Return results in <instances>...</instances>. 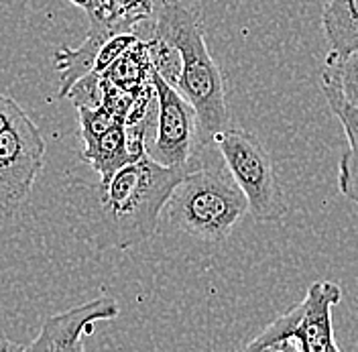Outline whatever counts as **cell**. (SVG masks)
<instances>
[{
    "label": "cell",
    "mask_w": 358,
    "mask_h": 352,
    "mask_svg": "<svg viewBox=\"0 0 358 352\" xmlns=\"http://www.w3.org/2000/svg\"><path fill=\"white\" fill-rule=\"evenodd\" d=\"M84 161L98 174L100 181H108L118 169L133 163L136 157L129 147V132L124 122H116L112 129L98 136L96 141L86 143L84 147Z\"/></svg>",
    "instance_id": "8fae6325"
},
{
    "label": "cell",
    "mask_w": 358,
    "mask_h": 352,
    "mask_svg": "<svg viewBox=\"0 0 358 352\" xmlns=\"http://www.w3.org/2000/svg\"><path fill=\"white\" fill-rule=\"evenodd\" d=\"M127 31H134V29H129L127 24L114 21L110 10H108V4H106V15L90 19V31L82 43L76 49H71V47L57 49L53 55V62H55L57 73H59V92H57L59 98H67L71 88L82 78H86L88 73L94 71V64H96V57H98L102 45L114 35L127 33Z\"/></svg>",
    "instance_id": "9c48e42d"
},
{
    "label": "cell",
    "mask_w": 358,
    "mask_h": 352,
    "mask_svg": "<svg viewBox=\"0 0 358 352\" xmlns=\"http://www.w3.org/2000/svg\"><path fill=\"white\" fill-rule=\"evenodd\" d=\"M45 141L39 127L22 112L0 132V214L10 216L29 198L43 169Z\"/></svg>",
    "instance_id": "5b68a950"
},
{
    "label": "cell",
    "mask_w": 358,
    "mask_h": 352,
    "mask_svg": "<svg viewBox=\"0 0 358 352\" xmlns=\"http://www.w3.org/2000/svg\"><path fill=\"white\" fill-rule=\"evenodd\" d=\"M165 214L179 232L220 244L248 214V202L226 167L196 165L173 190Z\"/></svg>",
    "instance_id": "3957f363"
},
{
    "label": "cell",
    "mask_w": 358,
    "mask_h": 352,
    "mask_svg": "<svg viewBox=\"0 0 358 352\" xmlns=\"http://www.w3.org/2000/svg\"><path fill=\"white\" fill-rule=\"evenodd\" d=\"M151 76L153 64L149 57L147 41H138L102 73V78H106L116 88L131 94H138L147 88L151 84Z\"/></svg>",
    "instance_id": "4fadbf2b"
},
{
    "label": "cell",
    "mask_w": 358,
    "mask_h": 352,
    "mask_svg": "<svg viewBox=\"0 0 358 352\" xmlns=\"http://www.w3.org/2000/svg\"><path fill=\"white\" fill-rule=\"evenodd\" d=\"M212 143L222 155L224 167L243 190L248 202V214L265 224L283 220L289 208L277 167L265 145L252 132L234 125L218 132Z\"/></svg>",
    "instance_id": "277c9868"
},
{
    "label": "cell",
    "mask_w": 358,
    "mask_h": 352,
    "mask_svg": "<svg viewBox=\"0 0 358 352\" xmlns=\"http://www.w3.org/2000/svg\"><path fill=\"white\" fill-rule=\"evenodd\" d=\"M194 167L196 163L163 167L145 151L86 192L78 210L76 239L98 251H124L149 241L173 190Z\"/></svg>",
    "instance_id": "6da1fadb"
},
{
    "label": "cell",
    "mask_w": 358,
    "mask_h": 352,
    "mask_svg": "<svg viewBox=\"0 0 358 352\" xmlns=\"http://www.w3.org/2000/svg\"><path fill=\"white\" fill-rule=\"evenodd\" d=\"M112 19L134 29L136 22L147 21L155 13L153 0H106Z\"/></svg>",
    "instance_id": "2e32d148"
},
{
    "label": "cell",
    "mask_w": 358,
    "mask_h": 352,
    "mask_svg": "<svg viewBox=\"0 0 358 352\" xmlns=\"http://www.w3.org/2000/svg\"><path fill=\"white\" fill-rule=\"evenodd\" d=\"M320 76L328 78L350 104L358 106V49L346 55L328 51Z\"/></svg>",
    "instance_id": "5bb4252c"
},
{
    "label": "cell",
    "mask_w": 358,
    "mask_h": 352,
    "mask_svg": "<svg viewBox=\"0 0 358 352\" xmlns=\"http://www.w3.org/2000/svg\"><path fill=\"white\" fill-rule=\"evenodd\" d=\"M322 31L332 53L358 49V0H328L322 10Z\"/></svg>",
    "instance_id": "7c38bea8"
},
{
    "label": "cell",
    "mask_w": 358,
    "mask_h": 352,
    "mask_svg": "<svg viewBox=\"0 0 358 352\" xmlns=\"http://www.w3.org/2000/svg\"><path fill=\"white\" fill-rule=\"evenodd\" d=\"M76 111H78V118H80V136H82L84 145L102 136L116 122H124V120L116 118L104 104L98 108H76Z\"/></svg>",
    "instance_id": "9a60e30c"
},
{
    "label": "cell",
    "mask_w": 358,
    "mask_h": 352,
    "mask_svg": "<svg viewBox=\"0 0 358 352\" xmlns=\"http://www.w3.org/2000/svg\"><path fill=\"white\" fill-rule=\"evenodd\" d=\"M22 108L10 98V96H4L0 94V132L6 131L19 116L22 114Z\"/></svg>",
    "instance_id": "d6986e66"
},
{
    "label": "cell",
    "mask_w": 358,
    "mask_h": 352,
    "mask_svg": "<svg viewBox=\"0 0 358 352\" xmlns=\"http://www.w3.org/2000/svg\"><path fill=\"white\" fill-rule=\"evenodd\" d=\"M151 84L157 100V125L147 155L163 167H185L194 163L196 147L201 141L196 111L155 69Z\"/></svg>",
    "instance_id": "8992f818"
},
{
    "label": "cell",
    "mask_w": 358,
    "mask_h": 352,
    "mask_svg": "<svg viewBox=\"0 0 358 352\" xmlns=\"http://www.w3.org/2000/svg\"><path fill=\"white\" fill-rule=\"evenodd\" d=\"M155 33L176 45L181 71L173 88L192 104L198 116L201 143L212 141L232 125L220 66L212 57L200 19L176 0H165L157 15Z\"/></svg>",
    "instance_id": "7a4b0ae2"
},
{
    "label": "cell",
    "mask_w": 358,
    "mask_h": 352,
    "mask_svg": "<svg viewBox=\"0 0 358 352\" xmlns=\"http://www.w3.org/2000/svg\"><path fill=\"white\" fill-rule=\"evenodd\" d=\"M0 352H24V346L15 340H0Z\"/></svg>",
    "instance_id": "7402d4cb"
},
{
    "label": "cell",
    "mask_w": 358,
    "mask_h": 352,
    "mask_svg": "<svg viewBox=\"0 0 358 352\" xmlns=\"http://www.w3.org/2000/svg\"><path fill=\"white\" fill-rule=\"evenodd\" d=\"M67 2H71L73 6H80L88 15V19L106 15V0H67Z\"/></svg>",
    "instance_id": "ffe728a7"
},
{
    "label": "cell",
    "mask_w": 358,
    "mask_h": 352,
    "mask_svg": "<svg viewBox=\"0 0 358 352\" xmlns=\"http://www.w3.org/2000/svg\"><path fill=\"white\" fill-rule=\"evenodd\" d=\"M259 352H299L297 351V344L293 340H283V342H277V344H271L267 349H261Z\"/></svg>",
    "instance_id": "44dd1931"
},
{
    "label": "cell",
    "mask_w": 358,
    "mask_h": 352,
    "mask_svg": "<svg viewBox=\"0 0 358 352\" xmlns=\"http://www.w3.org/2000/svg\"><path fill=\"white\" fill-rule=\"evenodd\" d=\"M141 39L134 35V31H127V33H118V35H114L110 37L106 43L102 45V49H100V53H98V57H96V64H94V73H98V76H102L108 67L114 64V62H118L131 47L138 43Z\"/></svg>",
    "instance_id": "e0dca14e"
},
{
    "label": "cell",
    "mask_w": 358,
    "mask_h": 352,
    "mask_svg": "<svg viewBox=\"0 0 358 352\" xmlns=\"http://www.w3.org/2000/svg\"><path fill=\"white\" fill-rule=\"evenodd\" d=\"M342 302V289L334 281H313L301 304V316L291 334L299 352H338L332 311Z\"/></svg>",
    "instance_id": "ba28073f"
},
{
    "label": "cell",
    "mask_w": 358,
    "mask_h": 352,
    "mask_svg": "<svg viewBox=\"0 0 358 352\" xmlns=\"http://www.w3.org/2000/svg\"><path fill=\"white\" fill-rule=\"evenodd\" d=\"M320 88L348 141V147L338 163V192L358 206V106L350 104L324 76H320Z\"/></svg>",
    "instance_id": "30bf717a"
},
{
    "label": "cell",
    "mask_w": 358,
    "mask_h": 352,
    "mask_svg": "<svg viewBox=\"0 0 358 352\" xmlns=\"http://www.w3.org/2000/svg\"><path fill=\"white\" fill-rule=\"evenodd\" d=\"M118 314L116 300L100 295L82 306L49 316L37 338L24 346V352H86L84 338L94 332V324L114 320Z\"/></svg>",
    "instance_id": "52a82bcc"
},
{
    "label": "cell",
    "mask_w": 358,
    "mask_h": 352,
    "mask_svg": "<svg viewBox=\"0 0 358 352\" xmlns=\"http://www.w3.org/2000/svg\"><path fill=\"white\" fill-rule=\"evenodd\" d=\"M338 352H342V351H338Z\"/></svg>",
    "instance_id": "603a6c76"
},
{
    "label": "cell",
    "mask_w": 358,
    "mask_h": 352,
    "mask_svg": "<svg viewBox=\"0 0 358 352\" xmlns=\"http://www.w3.org/2000/svg\"><path fill=\"white\" fill-rule=\"evenodd\" d=\"M67 98L73 102L76 108H98V106H102V100H104L102 98V78L92 71L71 88Z\"/></svg>",
    "instance_id": "ac0fdd59"
}]
</instances>
